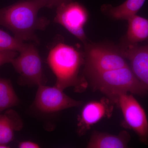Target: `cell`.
Returning a JSON list of instances; mask_svg holds the SVG:
<instances>
[{"label": "cell", "instance_id": "cell-1", "mask_svg": "<svg viewBox=\"0 0 148 148\" xmlns=\"http://www.w3.org/2000/svg\"><path fill=\"white\" fill-rule=\"evenodd\" d=\"M47 7L43 0H25L0 8V26L10 30L18 39L38 42L36 32L45 29L49 21L39 17L41 9Z\"/></svg>", "mask_w": 148, "mask_h": 148}, {"label": "cell", "instance_id": "cell-2", "mask_svg": "<svg viewBox=\"0 0 148 148\" xmlns=\"http://www.w3.org/2000/svg\"><path fill=\"white\" fill-rule=\"evenodd\" d=\"M47 61L56 78V86L64 90L73 87L78 92L87 87V81L79 75L81 67L84 63V53L61 42L49 51Z\"/></svg>", "mask_w": 148, "mask_h": 148}, {"label": "cell", "instance_id": "cell-3", "mask_svg": "<svg viewBox=\"0 0 148 148\" xmlns=\"http://www.w3.org/2000/svg\"><path fill=\"white\" fill-rule=\"evenodd\" d=\"M95 90L104 93L114 101L120 93L143 96L148 91L133 73L129 66L107 71L94 73L86 76Z\"/></svg>", "mask_w": 148, "mask_h": 148}, {"label": "cell", "instance_id": "cell-4", "mask_svg": "<svg viewBox=\"0 0 148 148\" xmlns=\"http://www.w3.org/2000/svg\"><path fill=\"white\" fill-rule=\"evenodd\" d=\"M84 45L85 76L128 66L118 46L106 43L87 42Z\"/></svg>", "mask_w": 148, "mask_h": 148}, {"label": "cell", "instance_id": "cell-5", "mask_svg": "<svg viewBox=\"0 0 148 148\" xmlns=\"http://www.w3.org/2000/svg\"><path fill=\"white\" fill-rule=\"evenodd\" d=\"M121 110L123 116V126L132 130L140 141L148 143V121L145 110L132 94L120 93L114 101Z\"/></svg>", "mask_w": 148, "mask_h": 148}, {"label": "cell", "instance_id": "cell-6", "mask_svg": "<svg viewBox=\"0 0 148 148\" xmlns=\"http://www.w3.org/2000/svg\"><path fill=\"white\" fill-rule=\"evenodd\" d=\"M19 53L11 63L20 74L23 84L38 86L45 84L41 59L36 48L32 44L26 43Z\"/></svg>", "mask_w": 148, "mask_h": 148}, {"label": "cell", "instance_id": "cell-7", "mask_svg": "<svg viewBox=\"0 0 148 148\" xmlns=\"http://www.w3.org/2000/svg\"><path fill=\"white\" fill-rule=\"evenodd\" d=\"M88 18L89 13L84 6L71 1L56 8L54 21L61 25L85 44L88 41L84 27Z\"/></svg>", "mask_w": 148, "mask_h": 148}, {"label": "cell", "instance_id": "cell-8", "mask_svg": "<svg viewBox=\"0 0 148 148\" xmlns=\"http://www.w3.org/2000/svg\"><path fill=\"white\" fill-rule=\"evenodd\" d=\"M82 101L75 100L65 94L64 90L54 86H47L45 84L38 86L34 101L37 110L46 113L57 112L75 107H80Z\"/></svg>", "mask_w": 148, "mask_h": 148}, {"label": "cell", "instance_id": "cell-9", "mask_svg": "<svg viewBox=\"0 0 148 148\" xmlns=\"http://www.w3.org/2000/svg\"><path fill=\"white\" fill-rule=\"evenodd\" d=\"M114 103L108 98L90 101L83 107L78 117L77 132L84 135L94 125L103 118H109L112 114Z\"/></svg>", "mask_w": 148, "mask_h": 148}, {"label": "cell", "instance_id": "cell-10", "mask_svg": "<svg viewBox=\"0 0 148 148\" xmlns=\"http://www.w3.org/2000/svg\"><path fill=\"white\" fill-rule=\"evenodd\" d=\"M118 47L124 58L130 62L133 73L148 92V44L141 46L123 39Z\"/></svg>", "mask_w": 148, "mask_h": 148}, {"label": "cell", "instance_id": "cell-11", "mask_svg": "<svg viewBox=\"0 0 148 148\" xmlns=\"http://www.w3.org/2000/svg\"><path fill=\"white\" fill-rule=\"evenodd\" d=\"M130 140L129 133L123 130L117 135L94 131L87 146L88 148H125Z\"/></svg>", "mask_w": 148, "mask_h": 148}, {"label": "cell", "instance_id": "cell-12", "mask_svg": "<svg viewBox=\"0 0 148 148\" xmlns=\"http://www.w3.org/2000/svg\"><path fill=\"white\" fill-rule=\"evenodd\" d=\"M23 127L22 119L16 111L10 109L0 113V145H8L13 140L14 132Z\"/></svg>", "mask_w": 148, "mask_h": 148}, {"label": "cell", "instance_id": "cell-13", "mask_svg": "<svg viewBox=\"0 0 148 148\" xmlns=\"http://www.w3.org/2000/svg\"><path fill=\"white\" fill-rule=\"evenodd\" d=\"M146 0H126L116 7L111 5H104L102 12L115 20H128L136 15L144 5Z\"/></svg>", "mask_w": 148, "mask_h": 148}, {"label": "cell", "instance_id": "cell-14", "mask_svg": "<svg viewBox=\"0 0 148 148\" xmlns=\"http://www.w3.org/2000/svg\"><path fill=\"white\" fill-rule=\"evenodd\" d=\"M127 33L123 39L127 42L138 44L148 39V19L137 14L128 20Z\"/></svg>", "mask_w": 148, "mask_h": 148}, {"label": "cell", "instance_id": "cell-15", "mask_svg": "<svg viewBox=\"0 0 148 148\" xmlns=\"http://www.w3.org/2000/svg\"><path fill=\"white\" fill-rule=\"evenodd\" d=\"M19 98L9 80L0 78V113L19 103Z\"/></svg>", "mask_w": 148, "mask_h": 148}, {"label": "cell", "instance_id": "cell-16", "mask_svg": "<svg viewBox=\"0 0 148 148\" xmlns=\"http://www.w3.org/2000/svg\"><path fill=\"white\" fill-rule=\"evenodd\" d=\"M26 43L0 29V51H13L20 52Z\"/></svg>", "mask_w": 148, "mask_h": 148}, {"label": "cell", "instance_id": "cell-17", "mask_svg": "<svg viewBox=\"0 0 148 148\" xmlns=\"http://www.w3.org/2000/svg\"><path fill=\"white\" fill-rule=\"evenodd\" d=\"M18 55V52L13 51H0V66L11 63L14 58Z\"/></svg>", "mask_w": 148, "mask_h": 148}, {"label": "cell", "instance_id": "cell-18", "mask_svg": "<svg viewBox=\"0 0 148 148\" xmlns=\"http://www.w3.org/2000/svg\"><path fill=\"white\" fill-rule=\"evenodd\" d=\"M47 5V8H57L64 3L69 2L72 0H43Z\"/></svg>", "mask_w": 148, "mask_h": 148}, {"label": "cell", "instance_id": "cell-19", "mask_svg": "<svg viewBox=\"0 0 148 148\" xmlns=\"http://www.w3.org/2000/svg\"><path fill=\"white\" fill-rule=\"evenodd\" d=\"M19 148H39L40 146L38 143L31 141H24L20 142L18 145Z\"/></svg>", "mask_w": 148, "mask_h": 148}]
</instances>
